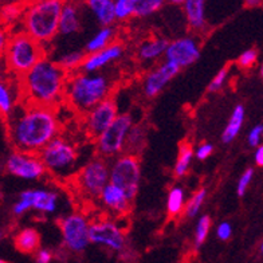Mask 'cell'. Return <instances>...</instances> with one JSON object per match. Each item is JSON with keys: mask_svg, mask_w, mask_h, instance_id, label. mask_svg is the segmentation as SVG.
<instances>
[{"mask_svg": "<svg viewBox=\"0 0 263 263\" xmlns=\"http://www.w3.org/2000/svg\"><path fill=\"white\" fill-rule=\"evenodd\" d=\"M185 207V191L180 185H173L166 197V212L171 216H179Z\"/></svg>", "mask_w": 263, "mask_h": 263, "instance_id": "obj_27", "label": "cell"}, {"mask_svg": "<svg viewBox=\"0 0 263 263\" xmlns=\"http://www.w3.org/2000/svg\"><path fill=\"white\" fill-rule=\"evenodd\" d=\"M89 238L90 243L105 247L115 253H122L126 247V236L122 227L115 220L107 218L96 219L90 223Z\"/></svg>", "mask_w": 263, "mask_h": 263, "instance_id": "obj_11", "label": "cell"}, {"mask_svg": "<svg viewBox=\"0 0 263 263\" xmlns=\"http://www.w3.org/2000/svg\"><path fill=\"white\" fill-rule=\"evenodd\" d=\"M211 226V216L210 215H201L196 223V229H195V246H201L207 240Z\"/></svg>", "mask_w": 263, "mask_h": 263, "instance_id": "obj_33", "label": "cell"}, {"mask_svg": "<svg viewBox=\"0 0 263 263\" xmlns=\"http://www.w3.org/2000/svg\"><path fill=\"white\" fill-rule=\"evenodd\" d=\"M63 2L65 0H30L23 4V31L42 45H47L58 34Z\"/></svg>", "mask_w": 263, "mask_h": 263, "instance_id": "obj_4", "label": "cell"}, {"mask_svg": "<svg viewBox=\"0 0 263 263\" xmlns=\"http://www.w3.org/2000/svg\"><path fill=\"white\" fill-rule=\"evenodd\" d=\"M253 179L254 168H247V170L240 175L238 184H236V194H238V196H245V194H246L247 190H249L250 184H251Z\"/></svg>", "mask_w": 263, "mask_h": 263, "instance_id": "obj_37", "label": "cell"}, {"mask_svg": "<svg viewBox=\"0 0 263 263\" xmlns=\"http://www.w3.org/2000/svg\"><path fill=\"white\" fill-rule=\"evenodd\" d=\"M116 21L125 22L133 17V0H113Z\"/></svg>", "mask_w": 263, "mask_h": 263, "instance_id": "obj_35", "label": "cell"}, {"mask_svg": "<svg viewBox=\"0 0 263 263\" xmlns=\"http://www.w3.org/2000/svg\"><path fill=\"white\" fill-rule=\"evenodd\" d=\"M247 8H258L262 6L263 0H243Z\"/></svg>", "mask_w": 263, "mask_h": 263, "instance_id": "obj_45", "label": "cell"}, {"mask_svg": "<svg viewBox=\"0 0 263 263\" xmlns=\"http://www.w3.org/2000/svg\"><path fill=\"white\" fill-rule=\"evenodd\" d=\"M15 247L23 254H32L39 249L41 245V235L35 229L27 227L17 232L14 239Z\"/></svg>", "mask_w": 263, "mask_h": 263, "instance_id": "obj_24", "label": "cell"}, {"mask_svg": "<svg viewBox=\"0 0 263 263\" xmlns=\"http://www.w3.org/2000/svg\"><path fill=\"white\" fill-rule=\"evenodd\" d=\"M166 3L172 4V6H181L184 3V0H166Z\"/></svg>", "mask_w": 263, "mask_h": 263, "instance_id": "obj_46", "label": "cell"}, {"mask_svg": "<svg viewBox=\"0 0 263 263\" xmlns=\"http://www.w3.org/2000/svg\"><path fill=\"white\" fill-rule=\"evenodd\" d=\"M0 263H4V260H3V259H0Z\"/></svg>", "mask_w": 263, "mask_h": 263, "instance_id": "obj_48", "label": "cell"}, {"mask_svg": "<svg viewBox=\"0 0 263 263\" xmlns=\"http://www.w3.org/2000/svg\"><path fill=\"white\" fill-rule=\"evenodd\" d=\"M69 73L47 55L35 63L21 78L23 101L27 104L57 107L63 102Z\"/></svg>", "mask_w": 263, "mask_h": 263, "instance_id": "obj_2", "label": "cell"}, {"mask_svg": "<svg viewBox=\"0 0 263 263\" xmlns=\"http://www.w3.org/2000/svg\"><path fill=\"white\" fill-rule=\"evenodd\" d=\"M176 63L165 61L164 63L151 70L144 80V93L148 98H155L164 90V87L175 78L180 71Z\"/></svg>", "mask_w": 263, "mask_h": 263, "instance_id": "obj_16", "label": "cell"}, {"mask_svg": "<svg viewBox=\"0 0 263 263\" xmlns=\"http://www.w3.org/2000/svg\"><path fill=\"white\" fill-rule=\"evenodd\" d=\"M230 74V67L229 66H224L222 70H219L218 74L214 77V80L211 81V83L208 85V91L210 93H216V91L222 90V87L224 86L226 81L229 78Z\"/></svg>", "mask_w": 263, "mask_h": 263, "instance_id": "obj_36", "label": "cell"}, {"mask_svg": "<svg viewBox=\"0 0 263 263\" xmlns=\"http://www.w3.org/2000/svg\"><path fill=\"white\" fill-rule=\"evenodd\" d=\"M195 151L192 148L190 142L184 141L180 146V151H179V156H177L176 164H175V175L177 177L185 176L190 171V166L192 164V160L195 157Z\"/></svg>", "mask_w": 263, "mask_h": 263, "instance_id": "obj_28", "label": "cell"}, {"mask_svg": "<svg viewBox=\"0 0 263 263\" xmlns=\"http://www.w3.org/2000/svg\"><path fill=\"white\" fill-rule=\"evenodd\" d=\"M164 57L165 61L176 63L180 69L188 67L200 57V43L194 36H183L168 43Z\"/></svg>", "mask_w": 263, "mask_h": 263, "instance_id": "obj_15", "label": "cell"}, {"mask_svg": "<svg viewBox=\"0 0 263 263\" xmlns=\"http://www.w3.org/2000/svg\"><path fill=\"white\" fill-rule=\"evenodd\" d=\"M133 124H135V120H133L132 115H128V113L120 115L118 113L115 121L111 122L97 139L94 140L98 156L110 160L115 159L118 155H121L124 152L128 132Z\"/></svg>", "mask_w": 263, "mask_h": 263, "instance_id": "obj_7", "label": "cell"}, {"mask_svg": "<svg viewBox=\"0 0 263 263\" xmlns=\"http://www.w3.org/2000/svg\"><path fill=\"white\" fill-rule=\"evenodd\" d=\"M98 200L107 212L116 216H122L130 211L133 199L121 187L109 181L101 192Z\"/></svg>", "mask_w": 263, "mask_h": 263, "instance_id": "obj_17", "label": "cell"}, {"mask_svg": "<svg viewBox=\"0 0 263 263\" xmlns=\"http://www.w3.org/2000/svg\"><path fill=\"white\" fill-rule=\"evenodd\" d=\"M85 57H86V54L83 51H80V50L66 52V54H63V55L58 59V65L70 74L81 69Z\"/></svg>", "mask_w": 263, "mask_h": 263, "instance_id": "obj_31", "label": "cell"}, {"mask_svg": "<svg viewBox=\"0 0 263 263\" xmlns=\"http://www.w3.org/2000/svg\"><path fill=\"white\" fill-rule=\"evenodd\" d=\"M205 197H207V190L205 188H200L197 190L190 200L185 203L183 214H185L188 218H195L201 210V205L204 204Z\"/></svg>", "mask_w": 263, "mask_h": 263, "instance_id": "obj_32", "label": "cell"}, {"mask_svg": "<svg viewBox=\"0 0 263 263\" xmlns=\"http://www.w3.org/2000/svg\"><path fill=\"white\" fill-rule=\"evenodd\" d=\"M145 137L146 132L144 130L141 125H132V128L128 132V136H126V141H125L124 152L122 153H132V155L139 156V153L145 145Z\"/></svg>", "mask_w": 263, "mask_h": 263, "instance_id": "obj_25", "label": "cell"}, {"mask_svg": "<svg viewBox=\"0 0 263 263\" xmlns=\"http://www.w3.org/2000/svg\"><path fill=\"white\" fill-rule=\"evenodd\" d=\"M216 236H218L220 240H223V242L229 240L232 236V226L230 224L229 222L220 223V224L218 226V229H216Z\"/></svg>", "mask_w": 263, "mask_h": 263, "instance_id": "obj_41", "label": "cell"}, {"mask_svg": "<svg viewBox=\"0 0 263 263\" xmlns=\"http://www.w3.org/2000/svg\"><path fill=\"white\" fill-rule=\"evenodd\" d=\"M90 222L80 212H74L59 220L63 245L71 253H82L90 245L89 238Z\"/></svg>", "mask_w": 263, "mask_h": 263, "instance_id": "obj_10", "label": "cell"}, {"mask_svg": "<svg viewBox=\"0 0 263 263\" xmlns=\"http://www.w3.org/2000/svg\"><path fill=\"white\" fill-rule=\"evenodd\" d=\"M10 31H8L7 27L0 25V58L4 55V51L7 49L8 41H10Z\"/></svg>", "mask_w": 263, "mask_h": 263, "instance_id": "obj_42", "label": "cell"}, {"mask_svg": "<svg viewBox=\"0 0 263 263\" xmlns=\"http://www.w3.org/2000/svg\"><path fill=\"white\" fill-rule=\"evenodd\" d=\"M115 28L113 26H102V27L96 32L93 38L87 42L86 46H85V51L86 54H90V52H96L98 50L105 49L106 46H109L115 39Z\"/></svg>", "mask_w": 263, "mask_h": 263, "instance_id": "obj_26", "label": "cell"}, {"mask_svg": "<svg viewBox=\"0 0 263 263\" xmlns=\"http://www.w3.org/2000/svg\"><path fill=\"white\" fill-rule=\"evenodd\" d=\"M6 168L12 176L23 180H39L46 175V168L36 153L15 151L6 161Z\"/></svg>", "mask_w": 263, "mask_h": 263, "instance_id": "obj_14", "label": "cell"}, {"mask_svg": "<svg viewBox=\"0 0 263 263\" xmlns=\"http://www.w3.org/2000/svg\"><path fill=\"white\" fill-rule=\"evenodd\" d=\"M166 0H133V16L146 17L164 7Z\"/></svg>", "mask_w": 263, "mask_h": 263, "instance_id": "obj_30", "label": "cell"}, {"mask_svg": "<svg viewBox=\"0 0 263 263\" xmlns=\"http://www.w3.org/2000/svg\"><path fill=\"white\" fill-rule=\"evenodd\" d=\"M212 152H214V145L210 144V142H203V144H200V145L197 146V149L194 153L197 160L204 161V160H207L208 157L211 156Z\"/></svg>", "mask_w": 263, "mask_h": 263, "instance_id": "obj_40", "label": "cell"}, {"mask_svg": "<svg viewBox=\"0 0 263 263\" xmlns=\"http://www.w3.org/2000/svg\"><path fill=\"white\" fill-rule=\"evenodd\" d=\"M168 43L170 42L164 38H151L148 41H144L139 46L137 57L142 62H155V61H157V59L164 55Z\"/></svg>", "mask_w": 263, "mask_h": 263, "instance_id": "obj_22", "label": "cell"}, {"mask_svg": "<svg viewBox=\"0 0 263 263\" xmlns=\"http://www.w3.org/2000/svg\"><path fill=\"white\" fill-rule=\"evenodd\" d=\"M122 54H124L122 45L111 42L110 45L106 46L105 49L86 54V57L83 59L82 66H81V70L86 71V73H94V71L102 70L105 66L110 65L115 61L121 58Z\"/></svg>", "mask_w": 263, "mask_h": 263, "instance_id": "obj_18", "label": "cell"}, {"mask_svg": "<svg viewBox=\"0 0 263 263\" xmlns=\"http://www.w3.org/2000/svg\"><path fill=\"white\" fill-rule=\"evenodd\" d=\"M262 135H263L262 124L255 125V126H254V128L249 132V136H247V141H249V145L253 146V148L260 145Z\"/></svg>", "mask_w": 263, "mask_h": 263, "instance_id": "obj_39", "label": "cell"}, {"mask_svg": "<svg viewBox=\"0 0 263 263\" xmlns=\"http://www.w3.org/2000/svg\"><path fill=\"white\" fill-rule=\"evenodd\" d=\"M46 172L55 177H67L74 172L78 161V151L73 142L58 135L47 142L38 153Z\"/></svg>", "mask_w": 263, "mask_h": 263, "instance_id": "obj_6", "label": "cell"}, {"mask_svg": "<svg viewBox=\"0 0 263 263\" xmlns=\"http://www.w3.org/2000/svg\"><path fill=\"white\" fill-rule=\"evenodd\" d=\"M141 180V164L137 155L121 153L115 157L109 165V181L135 199Z\"/></svg>", "mask_w": 263, "mask_h": 263, "instance_id": "obj_8", "label": "cell"}, {"mask_svg": "<svg viewBox=\"0 0 263 263\" xmlns=\"http://www.w3.org/2000/svg\"><path fill=\"white\" fill-rule=\"evenodd\" d=\"M2 236H3V234H2V232H0V239H2Z\"/></svg>", "mask_w": 263, "mask_h": 263, "instance_id": "obj_47", "label": "cell"}, {"mask_svg": "<svg viewBox=\"0 0 263 263\" xmlns=\"http://www.w3.org/2000/svg\"><path fill=\"white\" fill-rule=\"evenodd\" d=\"M113 85L105 74L73 71L67 77L63 101L76 111L85 115L105 98L110 97Z\"/></svg>", "mask_w": 263, "mask_h": 263, "instance_id": "obj_3", "label": "cell"}, {"mask_svg": "<svg viewBox=\"0 0 263 263\" xmlns=\"http://www.w3.org/2000/svg\"><path fill=\"white\" fill-rule=\"evenodd\" d=\"M245 120H246V109L243 105H236L234 107V110L231 113V117H230L229 122L226 125L224 130L222 133V141L224 144H229V142L234 141L236 139V136L239 135V132L242 130L243 124H245Z\"/></svg>", "mask_w": 263, "mask_h": 263, "instance_id": "obj_23", "label": "cell"}, {"mask_svg": "<svg viewBox=\"0 0 263 263\" xmlns=\"http://www.w3.org/2000/svg\"><path fill=\"white\" fill-rule=\"evenodd\" d=\"M258 51L255 49H249L246 51H243L238 58V65L242 69H251L258 61Z\"/></svg>", "mask_w": 263, "mask_h": 263, "instance_id": "obj_38", "label": "cell"}, {"mask_svg": "<svg viewBox=\"0 0 263 263\" xmlns=\"http://www.w3.org/2000/svg\"><path fill=\"white\" fill-rule=\"evenodd\" d=\"M15 107V97L6 83L0 82V115L7 117Z\"/></svg>", "mask_w": 263, "mask_h": 263, "instance_id": "obj_34", "label": "cell"}, {"mask_svg": "<svg viewBox=\"0 0 263 263\" xmlns=\"http://www.w3.org/2000/svg\"><path fill=\"white\" fill-rule=\"evenodd\" d=\"M81 8L76 0H65L59 16L58 34L73 35L81 30Z\"/></svg>", "mask_w": 263, "mask_h": 263, "instance_id": "obj_19", "label": "cell"}, {"mask_svg": "<svg viewBox=\"0 0 263 263\" xmlns=\"http://www.w3.org/2000/svg\"><path fill=\"white\" fill-rule=\"evenodd\" d=\"M43 57H46L45 45L32 39L22 30L10 36L3 58L11 73L22 77Z\"/></svg>", "mask_w": 263, "mask_h": 263, "instance_id": "obj_5", "label": "cell"}, {"mask_svg": "<svg viewBox=\"0 0 263 263\" xmlns=\"http://www.w3.org/2000/svg\"><path fill=\"white\" fill-rule=\"evenodd\" d=\"M23 8H25L23 4L17 3L3 6L0 8V23H2V26L8 28L11 26L16 25L17 22H21L22 16H23Z\"/></svg>", "mask_w": 263, "mask_h": 263, "instance_id": "obj_29", "label": "cell"}, {"mask_svg": "<svg viewBox=\"0 0 263 263\" xmlns=\"http://www.w3.org/2000/svg\"><path fill=\"white\" fill-rule=\"evenodd\" d=\"M118 116L116 100L107 97L83 115V126L90 139L96 140Z\"/></svg>", "mask_w": 263, "mask_h": 263, "instance_id": "obj_13", "label": "cell"}, {"mask_svg": "<svg viewBox=\"0 0 263 263\" xmlns=\"http://www.w3.org/2000/svg\"><path fill=\"white\" fill-rule=\"evenodd\" d=\"M58 194L50 190H27L19 195L12 211L16 216L26 214L30 210L41 214H54L58 208Z\"/></svg>", "mask_w": 263, "mask_h": 263, "instance_id": "obj_12", "label": "cell"}, {"mask_svg": "<svg viewBox=\"0 0 263 263\" xmlns=\"http://www.w3.org/2000/svg\"><path fill=\"white\" fill-rule=\"evenodd\" d=\"M57 107L25 102L12 109L7 116L8 137L15 151L27 153L41 152V149L61 135V121Z\"/></svg>", "mask_w": 263, "mask_h": 263, "instance_id": "obj_1", "label": "cell"}, {"mask_svg": "<svg viewBox=\"0 0 263 263\" xmlns=\"http://www.w3.org/2000/svg\"><path fill=\"white\" fill-rule=\"evenodd\" d=\"M205 4L207 0H184L181 4L188 27L194 32H203L207 28Z\"/></svg>", "mask_w": 263, "mask_h": 263, "instance_id": "obj_20", "label": "cell"}, {"mask_svg": "<svg viewBox=\"0 0 263 263\" xmlns=\"http://www.w3.org/2000/svg\"><path fill=\"white\" fill-rule=\"evenodd\" d=\"M78 192L86 199H98L109 183V163L105 157L97 156L91 159L76 176Z\"/></svg>", "mask_w": 263, "mask_h": 263, "instance_id": "obj_9", "label": "cell"}, {"mask_svg": "<svg viewBox=\"0 0 263 263\" xmlns=\"http://www.w3.org/2000/svg\"><path fill=\"white\" fill-rule=\"evenodd\" d=\"M52 260V254L50 250H36V262L38 263H50Z\"/></svg>", "mask_w": 263, "mask_h": 263, "instance_id": "obj_43", "label": "cell"}, {"mask_svg": "<svg viewBox=\"0 0 263 263\" xmlns=\"http://www.w3.org/2000/svg\"><path fill=\"white\" fill-rule=\"evenodd\" d=\"M101 26H113L116 22L113 0H83Z\"/></svg>", "mask_w": 263, "mask_h": 263, "instance_id": "obj_21", "label": "cell"}, {"mask_svg": "<svg viewBox=\"0 0 263 263\" xmlns=\"http://www.w3.org/2000/svg\"><path fill=\"white\" fill-rule=\"evenodd\" d=\"M255 153H254V160H255V164L258 166L263 165V146L258 145L255 146Z\"/></svg>", "mask_w": 263, "mask_h": 263, "instance_id": "obj_44", "label": "cell"}]
</instances>
